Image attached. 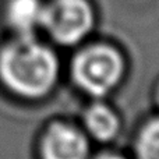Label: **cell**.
I'll use <instances>...</instances> for the list:
<instances>
[{
    "instance_id": "obj_5",
    "label": "cell",
    "mask_w": 159,
    "mask_h": 159,
    "mask_svg": "<svg viewBox=\"0 0 159 159\" xmlns=\"http://www.w3.org/2000/svg\"><path fill=\"white\" fill-rule=\"evenodd\" d=\"M43 6L42 0H8L4 8L6 22L16 35H34L42 25Z\"/></svg>"
},
{
    "instance_id": "obj_9",
    "label": "cell",
    "mask_w": 159,
    "mask_h": 159,
    "mask_svg": "<svg viewBox=\"0 0 159 159\" xmlns=\"http://www.w3.org/2000/svg\"><path fill=\"white\" fill-rule=\"evenodd\" d=\"M158 101H159V91H158Z\"/></svg>"
},
{
    "instance_id": "obj_8",
    "label": "cell",
    "mask_w": 159,
    "mask_h": 159,
    "mask_svg": "<svg viewBox=\"0 0 159 159\" xmlns=\"http://www.w3.org/2000/svg\"><path fill=\"white\" fill-rule=\"evenodd\" d=\"M95 159H126L121 155H116V154H102L99 157H96Z\"/></svg>"
},
{
    "instance_id": "obj_1",
    "label": "cell",
    "mask_w": 159,
    "mask_h": 159,
    "mask_svg": "<svg viewBox=\"0 0 159 159\" xmlns=\"http://www.w3.org/2000/svg\"><path fill=\"white\" fill-rule=\"evenodd\" d=\"M59 70L56 53L34 35H16L0 48V84L18 98L48 95L57 81Z\"/></svg>"
},
{
    "instance_id": "obj_4",
    "label": "cell",
    "mask_w": 159,
    "mask_h": 159,
    "mask_svg": "<svg viewBox=\"0 0 159 159\" xmlns=\"http://www.w3.org/2000/svg\"><path fill=\"white\" fill-rule=\"evenodd\" d=\"M88 138L74 126L53 123L42 135V159H88Z\"/></svg>"
},
{
    "instance_id": "obj_3",
    "label": "cell",
    "mask_w": 159,
    "mask_h": 159,
    "mask_svg": "<svg viewBox=\"0 0 159 159\" xmlns=\"http://www.w3.org/2000/svg\"><path fill=\"white\" fill-rule=\"evenodd\" d=\"M93 22L95 13L89 0H50L43 6L41 28L57 43L71 46L92 31Z\"/></svg>"
},
{
    "instance_id": "obj_7",
    "label": "cell",
    "mask_w": 159,
    "mask_h": 159,
    "mask_svg": "<svg viewBox=\"0 0 159 159\" xmlns=\"http://www.w3.org/2000/svg\"><path fill=\"white\" fill-rule=\"evenodd\" d=\"M135 152L138 159H159V119L148 121L141 129Z\"/></svg>"
},
{
    "instance_id": "obj_6",
    "label": "cell",
    "mask_w": 159,
    "mask_h": 159,
    "mask_svg": "<svg viewBox=\"0 0 159 159\" xmlns=\"http://www.w3.org/2000/svg\"><path fill=\"white\" fill-rule=\"evenodd\" d=\"M84 123L91 137L101 143L110 141L119 133V117L109 106L103 103H93L85 112Z\"/></svg>"
},
{
    "instance_id": "obj_2",
    "label": "cell",
    "mask_w": 159,
    "mask_h": 159,
    "mask_svg": "<svg viewBox=\"0 0 159 159\" xmlns=\"http://www.w3.org/2000/svg\"><path fill=\"white\" fill-rule=\"evenodd\" d=\"M124 59L109 45H91L75 55L71 75L80 89L91 96H103L120 82Z\"/></svg>"
}]
</instances>
